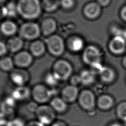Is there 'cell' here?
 Here are the masks:
<instances>
[{"label": "cell", "instance_id": "obj_1", "mask_svg": "<svg viewBox=\"0 0 126 126\" xmlns=\"http://www.w3.org/2000/svg\"><path fill=\"white\" fill-rule=\"evenodd\" d=\"M16 5L17 13L25 19H35L42 12V7L39 0H18Z\"/></svg>", "mask_w": 126, "mask_h": 126}, {"label": "cell", "instance_id": "obj_2", "mask_svg": "<svg viewBox=\"0 0 126 126\" xmlns=\"http://www.w3.org/2000/svg\"><path fill=\"white\" fill-rule=\"evenodd\" d=\"M83 62L97 71L102 67V55L100 50L96 46L89 45L84 48L82 54Z\"/></svg>", "mask_w": 126, "mask_h": 126}, {"label": "cell", "instance_id": "obj_3", "mask_svg": "<svg viewBox=\"0 0 126 126\" xmlns=\"http://www.w3.org/2000/svg\"><path fill=\"white\" fill-rule=\"evenodd\" d=\"M78 102L80 106L88 112L94 111L96 106V99L94 93L90 90H84L79 93Z\"/></svg>", "mask_w": 126, "mask_h": 126}, {"label": "cell", "instance_id": "obj_4", "mask_svg": "<svg viewBox=\"0 0 126 126\" xmlns=\"http://www.w3.org/2000/svg\"><path fill=\"white\" fill-rule=\"evenodd\" d=\"M19 33L21 37L25 39L32 40L40 35V29L37 24L33 22H28L22 25Z\"/></svg>", "mask_w": 126, "mask_h": 126}, {"label": "cell", "instance_id": "obj_5", "mask_svg": "<svg viewBox=\"0 0 126 126\" xmlns=\"http://www.w3.org/2000/svg\"><path fill=\"white\" fill-rule=\"evenodd\" d=\"M47 48L52 54L55 56L62 55L64 49V43L62 38L58 35H52L46 39Z\"/></svg>", "mask_w": 126, "mask_h": 126}, {"label": "cell", "instance_id": "obj_6", "mask_svg": "<svg viewBox=\"0 0 126 126\" xmlns=\"http://www.w3.org/2000/svg\"><path fill=\"white\" fill-rule=\"evenodd\" d=\"M72 68L70 64L66 61L59 60L54 65L53 73L60 80H65L69 78Z\"/></svg>", "mask_w": 126, "mask_h": 126}, {"label": "cell", "instance_id": "obj_7", "mask_svg": "<svg viewBox=\"0 0 126 126\" xmlns=\"http://www.w3.org/2000/svg\"><path fill=\"white\" fill-rule=\"evenodd\" d=\"M36 114L38 121L45 126L52 124L55 118V113L53 109L47 105L37 107Z\"/></svg>", "mask_w": 126, "mask_h": 126}, {"label": "cell", "instance_id": "obj_8", "mask_svg": "<svg viewBox=\"0 0 126 126\" xmlns=\"http://www.w3.org/2000/svg\"><path fill=\"white\" fill-rule=\"evenodd\" d=\"M108 46L112 54L122 55L126 51V39L122 36L114 35L109 41Z\"/></svg>", "mask_w": 126, "mask_h": 126}, {"label": "cell", "instance_id": "obj_9", "mask_svg": "<svg viewBox=\"0 0 126 126\" xmlns=\"http://www.w3.org/2000/svg\"><path fill=\"white\" fill-rule=\"evenodd\" d=\"M52 94L51 91L42 85H36L32 91L34 99L40 103H43L48 101L51 98Z\"/></svg>", "mask_w": 126, "mask_h": 126}, {"label": "cell", "instance_id": "obj_10", "mask_svg": "<svg viewBox=\"0 0 126 126\" xmlns=\"http://www.w3.org/2000/svg\"><path fill=\"white\" fill-rule=\"evenodd\" d=\"M97 73L100 79L105 83H112L116 77V74L114 69L107 66L102 65Z\"/></svg>", "mask_w": 126, "mask_h": 126}, {"label": "cell", "instance_id": "obj_11", "mask_svg": "<svg viewBox=\"0 0 126 126\" xmlns=\"http://www.w3.org/2000/svg\"><path fill=\"white\" fill-rule=\"evenodd\" d=\"M79 90L76 86L71 85L65 87L62 92V98L68 102L76 100L79 96Z\"/></svg>", "mask_w": 126, "mask_h": 126}, {"label": "cell", "instance_id": "obj_12", "mask_svg": "<svg viewBox=\"0 0 126 126\" xmlns=\"http://www.w3.org/2000/svg\"><path fill=\"white\" fill-rule=\"evenodd\" d=\"M114 104V100L110 95L103 94L96 99V106L101 110L107 111L111 109Z\"/></svg>", "mask_w": 126, "mask_h": 126}, {"label": "cell", "instance_id": "obj_13", "mask_svg": "<svg viewBox=\"0 0 126 126\" xmlns=\"http://www.w3.org/2000/svg\"><path fill=\"white\" fill-rule=\"evenodd\" d=\"M96 72L94 70L84 69L82 70L80 75L81 84L85 86H90L93 84L96 79Z\"/></svg>", "mask_w": 126, "mask_h": 126}, {"label": "cell", "instance_id": "obj_14", "mask_svg": "<svg viewBox=\"0 0 126 126\" xmlns=\"http://www.w3.org/2000/svg\"><path fill=\"white\" fill-rule=\"evenodd\" d=\"M32 57L30 53L26 51L21 52L14 57V63L18 66L27 67L32 62Z\"/></svg>", "mask_w": 126, "mask_h": 126}, {"label": "cell", "instance_id": "obj_15", "mask_svg": "<svg viewBox=\"0 0 126 126\" xmlns=\"http://www.w3.org/2000/svg\"><path fill=\"white\" fill-rule=\"evenodd\" d=\"M57 23L52 18H47L42 21L41 25V30L45 35H49L56 30Z\"/></svg>", "mask_w": 126, "mask_h": 126}, {"label": "cell", "instance_id": "obj_16", "mask_svg": "<svg viewBox=\"0 0 126 126\" xmlns=\"http://www.w3.org/2000/svg\"><path fill=\"white\" fill-rule=\"evenodd\" d=\"M100 10V6L98 3L91 2L85 6L84 9V13L87 17L94 19L99 16Z\"/></svg>", "mask_w": 126, "mask_h": 126}, {"label": "cell", "instance_id": "obj_17", "mask_svg": "<svg viewBox=\"0 0 126 126\" xmlns=\"http://www.w3.org/2000/svg\"><path fill=\"white\" fill-rule=\"evenodd\" d=\"M12 81L19 86H22L28 81V75L26 72L22 70H15L11 74Z\"/></svg>", "mask_w": 126, "mask_h": 126}, {"label": "cell", "instance_id": "obj_18", "mask_svg": "<svg viewBox=\"0 0 126 126\" xmlns=\"http://www.w3.org/2000/svg\"><path fill=\"white\" fill-rule=\"evenodd\" d=\"M17 28L16 24L10 20L5 21L2 22L0 27V31L6 35L14 34L17 31Z\"/></svg>", "mask_w": 126, "mask_h": 126}, {"label": "cell", "instance_id": "obj_19", "mask_svg": "<svg viewBox=\"0 0 126 126\" xmlns=\"http://www.w3.org/2000/svg\"><path fill=\"white\" fill-rule=\"evenodd\" d=\"M30 94L29 88L23 86H19L13 92L12 97L15 100H23L28 98Z\"/></svg>", "mask_w": 126, "mask_h": 126}, {"label": "cell", "instance_id": "obj_20", "mask_svg": "<svg viewBox=\"0 0 126 126\" xmlns=\"http://www.w3.org/2000/svg\"><path fill=\"white\" fill-rule=\"evenodd\" d=\"M30 50L32 55L34 56L39 57L44 53L45 47L42 41L36 40L31 44Z\"/></svg>", "mask_w": 126, "mask_h": 126}, {"label": "cell", "instance_id": "obj_21", "mask_svg": "<svg viewBox=\"0 0 126 126\" xmlns=\"http://www.w3.org/2000/svg\"><path fill=\"white\" fill-rule=\"evenodd\" d=\"M23 45L22 39L18 37L10 38L7 42V48L12 52H16L20 50Z\"/></svg>", "mask_w": 126, "mask_h": 126}, {"label": "cell", "instance_id": "obj_22", "mask_svg": "<svg viewBox=\"0 0 126 126\" xmlns=\"http://www.w3.org/2000/svg\"><path fill=\"white\" fill-rule=\"evenodd\" d=\"M84 46V42L82 38L78 36L73 37L69 42L70 49L74 52L81 51Z\"/></svg>", "mask_w": 126, "mask_h": 126}, {"label": "cell", "instance_id": "obj_23", "mask_svg": "<svg viewBox=\"0 0 126 126\" xmlns=\"http://www.w3.org/2000/svg\"><path fill=\"white\" fill-rule=\"evenodd\" d=\"M60 5V0H43L41 2L42 8L48 12L55 11Z\"/></svg>", "mask_w": 126, "mask_h": 126}, {"label": "cell", "instance_id": "obj_24", "mask_svg": "<svg viewBox=\"0 0 126 126\" xmlns=\"http://www.w3.org/2000/svg\"><path fill=\"white\" fill-rule=\"evenodd\" d=\"M12 97L7 98L5 101L2 104L1 106V112L6 116L7 115H9L12 113L13 109L15 105V100Z\"/></svg>", "mask_w": 126, "mask_h": 126}, {"label": "cell", "instance_id": "obj_25", "mask_svg": "<svg viewBox=\"0 0 126 126\" xmlns=\"http://www.w3.org/2000/svg\"><path fill=\"white\" fill-rule=\"evenodd\" d=\"M51 105L54 110L60 112L64 111L67 108L66 102L63 98L59 97L54 98L51 101Z\"/></svg>", "mask_w": 126, "mask_h": 126}, {"label": "cell", "instance_id": "obj_26", "mask_svg": "<svg viewBox=\"0 0 126 126\" xmlns=\"http://www.w3.org/2000/svg\"><path fill=\"white\" fill-rule=\"evenodd\" d=\"M116 113L118 118L126 124V101H122L118 104Z\"/></svg>", "mask_w": 126, "mask_h": 126}, {"label": "cell", "instance_id": "obj_27", "mask_svg": "<svg viewBox=\"0 0 126 126\" xmlns=\"http://www.w3.org/2000/svg\"><path fill=\"white\" fill-rule=\"evenodd\" d=\"M13 67V62L9 57H4L0 60V67L5 71L11 70Z\"/></svg>", "mask_w": 126, "mask_h": 126}, {"label": "cell", "instance_id": "obj_28", "mask_svg": "<svg viewBox=\"0 0 126 126\" xmlns=\"http://www.w3.org/2000/svg\"><path fill=\"white\" fill-rule=\"evenodd\" d=\"M5 7L6 16L12 17L15 16L17 13L16 3L13 2H10L7 3Z\"/></svg>", "mask_w": 126, "mask_h": 126}, {"label": "cell", "instance_id": "obj_29", "mask_svg": "<svg viewBox=\"0 0 126 126\" xmlns=\"http://www.w3.org/2000/svg\"><path fill=\"white\" fill-rule=\"evenodd\" d=\"M59 80H60L53 73L48 74L45 77L46 83L50 86L56 85Z\"/></svg>", "mask_w": 126, "mask_h": 126}, {"label": "cell", "instance_id": "obj_30", "mask_svg": "<svg viewBox=\"0 0 126 126\" xmlns=\"http://www.w3.org/2000/svg\"><path fill=\"white\" fill-rule=\"evenodd\" d=\"M74 0H61L60 5L65 9H70L74 5Z\"/></svg>", "mask_w": 126, "mask_h": 126}, {"label": "cell", "instance_id": "obj_31", "mask_svg": "<svg viewBox=\"0 0 126 126\" xmlns=\"http://www.w3.org/2000/svg\"><path fill=\"white\" fill-rule=\"evenodd\" d=\"M5 126H26V125L22 120L16 118L7 121Z\"/></svg>", "mask_w": 126, "mask_h": 126}, {"label": "cell", "instance_id": "obj_32", "mask_svg": "<svg viewBox=\"0 0 126 126\" xmlns=\"http://www.w3.org/2000/svg\"><path fill=\"white\" fill-rule=\"evenodd\" d=\"M7 121L6 116L2 112H0V126H5Z\"/></svg>", "mask_w": 126, "mask_h": 126}, {"label": "cell", "instance_id": "obj_33", "mask_svg": "<svg viewBox=\"0 0 126 126\" xmlns=\"http://www.w3.org/2000/svg\"><path fill=\"white\" fill-rule=\"evenodd\" d=\"M71 82L72 85H74V86H76V85H77L78 84H81L79 75L74 76L71 80Z\"/></svg>", "mask_w": 126, "mask_h": 126}, {"label": "cell", "instance_id": "obj_34", "mask_svg": "<svg viewBox=\"0 0 126 126\" xmlns=\"http://www.w3.org/2000/svg\"><path fill=\"white\" fill-rule=\"evenodd\" d=\"M7 46L2 42L0 41V56L4 55L7 51Z\"/></svg>", "mask_w": 126, "mask_h": 126}, {"label": "cell", "instance_id": "obj_35", "mask_svg": "<svg viewBox=\"0 0 126 126\" xmlns=\"http://www.w3.org/2000/svg\"><path fill=\"white\" fill-rule=\"evenodd\" d=\"M26 126H45L38 121H31L28 123L27 125H26Z\"/></svg>", "mask_w": 126, "mask_h": 126}, {"label": "cell", "instance_id": "obj_36", "mask_svg": "<svg viewBox=\"0 0 126 126\" xmlns=\"http://www.w3.org/2000/svg\"><path fill=\"white\" fill-rule=\"evenodd\" d=\"M110 1V0H97L98 3L101 6H106L107 5Z\"/></svg>", "mask_w": 126, "mask_h": 126}, {"label": "cell", "instance_id": "obj_37", "mask_svg": "<svg viewBox=\"0 0 126 126\" xmlns=\"http://www.w3.org/2000/svg\"><path fill=\"white\" fill-rule=\"evenodd\" d=\"M121 16L122 18L126 21V6H124L121 10Z\"/></svg>", "mask_w": 126, "mask_h": 126}, {"label": "cell", "instance_id": "obj_38", "mask_svg": "<svg viewBox=\"0 0 126 126\" xmlns=\"http://www.w3.org/2000/svg\"><path fill=\"white\" fill-rule=\"evenodd\" d=\"M51 126H67L63 122L57 121L53 123Z\"/></svg>", "mask_w": 126, "mask_h": 126}, {"label": "cell", "instance_id": "obj_39", "mask_svg": "<svg viewBox=\"0 0 126 126\" xmlns=\"http://www.w3.org/2000/svg\"><path fill=\"white\" fill-rule=\"evenodd\" d=\"M122 65L126 69V55H125L122 59Z\"/></svg>", "mask_w": 126, "mask_h": 126}, {"label": "cell", "instance_id": "obj_40", "mask_svg": "<svg viewBox=\"0 0 126 126\" xmlns=\"http://www.w3.org/2000/svg\"><path fill=\"white\" fill-rule=\"evenodd\" d=\"M108 126H123L121 124L119 123H113Z\"/></svg>", "mask_w": 126, "mask_h": 126}, {"label": "cell", "instance_id": "obj_41", "mask_svg": "<svg viewBox=\"0 0 126 126\" xmlns=\"http://www.w3.org/2000/svg\"><path fill=\"white\" fill-rule=\"evenodd\" d=\"M6 0H0V4H2L3 2H4Z\"/></svg>", "mask_w": 126, "mask_h": 126}, {"label": "cell", "instance_id": "obj_42", "mask_svg": "<svg viewBox=\"0 0 126 126\" xmlns=\"http://www.w3.org/2000/svg\"></svg>", "mask_w": 126, "mask_h": 126}]
</instances>
